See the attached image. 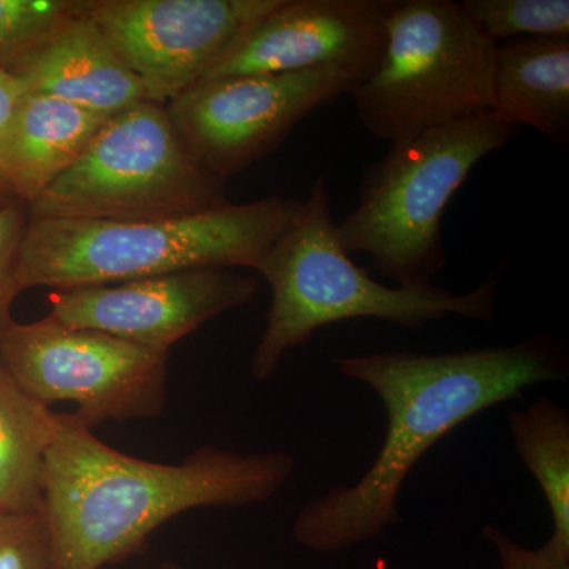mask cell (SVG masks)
<instances>
[{"instance_id":"cell-1","label":"cell","mask_w":569,"mask_h":569,"mask_svg":"<svg viewBox=\"0 0 569 569\" xmlns=\"http://www.w3.org/2000/svg\"><path fill=\"white\" fill-rule=\"evenodd\" d=\"M337 372L380 396L388 426L383 447L356 485L336 486L295 520L296 541L340 552L400 522L399 496L418 460L467 419L542 383H563L569 366L550 337L515 346L445 355L395 350L335 359Z\"/></svg>"},{"instance_id":"cell-2","label":"cell","mask_w":569,"mask_h":569,"mask_svg":"<svg viewBox=\"0 0 569 569\" xmlns=\"http://www.w3.org/2000/svg\"><path fill=\"white\" fill-rule=\"evenodd\" d=\"M296 460L282 451L241 452L206 445L182 462L123 455L74 413H58L43 477L52 569H102L132 559L153 531L190 509L271 500Z\"/></svg>"},{"instance_id":"cell-3","label":"cell","mask_w":569,"mask_h":569,"mask_svg":"<svg viewBox=\"0 0 569 569\" xmlns=\"http://www.w3.org/2000/svg\"><path fill=\"white\" fill-rule=\"evenodd\" d=\"M301 209L302 201L272 194L162 219H29L18 284L56 291L193 269H257Z\"/></svg>"},{"instance_id":"cell-4","label":"cell","mask_w":569,"mask_h":569,"mask_svg":"<svg viewBox=\"0 0 569 569\" xmlns=\"http://www.w3.org/2000/svg\"><path fill=\"white\" fill-rule=\"evenodd\" d=\"M254 271L272 291L264 332L250 361L260 381L274 376L283 356L318 329L351 318H377L408 329L448 316L496 320L497 272L475 290L455 295L432 282L387 287L355 264L340 241L326 176L313 182L301 212Z\"/></svg>"},{"instance_id":"cell-5","label":"cell","mask_w":569,"mask_h":569,"mask_svg":"<svg viewBox=\"0 0 569 569\" xmlns=\"http://www.w3.org/2000/svg\"><path fill=\"white\" fill-rule=\"evenodd\" d=\"M519 132L490 110L391 144L367 168L358 204L337 223L343 249L369 254L397 287L430 282L447 264L441 219L449 201L482 159Z\"/></svg>"},{"instance_id":"cell-6","label":"cell","mask_w":569,"mask_h":569,"mask_svg":"<svg viewBox=\"0 0 569 569\" xmlns=\"http://www.w3.org/2000/svg\"><path fill=\"white\" fill-rule=\"evenodd\" d=\"M496 47L452 0H396L376 69L351 92L391 144L492 110Z\"/></svg>"},{"instance_id":"cell-7","label":"cell","mask_w":569,"mask_h":569,"mask_svg":"<svg viewBox=\"0 0 569 569\" xmlns=\"http://www.w3.org/2000/svg\"><path fill=\"white\" fill-rule=\"evenodd\" d=\"M228 204L227 181L194 159L167 104L146 100L111 116L28 212L29 219L148 220Z\"/></svg>"},{"instance_id":"cell-8","label":"cell","mask_w":569,"mask_h":569,"mask_svg":"<svg viewBox=\"0 0 569 569\" xmlns=\"http://www.w3.org/2000/svg\"><path fill=\"white\" fill-rule=\"evenodd\" d=\"M0 362L44 406L70 402L86 426L160 417L167 406L170 351L77 329L47 316L0 325Z\"/></svg>"},{"instance_id":"cell-9","label":"cell","mask_w":569,"mask_h":569,"mask_svg":"<svg viewBox=\"0 0 569 569\" xmlns=\"http://www.w3.org/2000/svg\"><path fill=\"white\" fill-rule=\"evenodd\" d=\"M358 71L326 67L198 82L167 104L189 151L227 181L274 151L301 119L350 93Z\"/></svg>"},{"instance_id":"cell-10","label":"cell","mask_w":569,"mask_h":569,"mask_svg":"<svg viewBox=\"0 0 569 569\" xmlns=\"http://www.w3.org/2000/svg\"><path fill=\"white\" fill-rule=\"evenodd\" d=\"M280 0H82L149 102L198 84Z\"/></svg>"},{"instance_id":"cell-11","label":"cell","mask_w":569,"mask_h":569,"mask_svg":"<svg viewBox=\"0 0 569 569\" xmlns=\"http://www.w3.org/2000/svg\"><path fill=\"white\" fill-rule=\"evenodd\" d=\"M254 277L233 269H193L129 282L56 290L48 296L59 323L93 329L151 350L170 351L211 318L252 301Z\"/></svg>"},{"instance_id":"cell-12","label":"cell","mask_w":569,"mask_h":569,"mask_svg":"<svg viewBox=\"0 0 569 569\" xmlns=\"http://www.w3.org/2000/svg\"><path fill=\"white\" fill-rule=\"evenodd\" d=\"M396 0H280L204 78L340 67L369 77Z\"/></svg>"},{"instance_id":"cell-13","label":"cell","mask_w":569,"mask_h":569,"mask_svg":"<svg viewBox=\"0 0 569 569\" xmlns=\"http://www.w3.org/2000/svg\"><path fill=\"white\" fill-rule=\"evenodd\" d=\"M29 92L114 116L146 102L144 89L84 7L6 69Z\"/></svg>"},{"instance_id":"cell-14","label":"cell","mask_w":569,"mask_h":569,"mask_svg":"<svg viewBox=\"0 0 569 569\" xmlns=\"http://www.w3.org/2000/svg\"><path fill=\"white\" fill-rule=\"evenodd\" d=\"M111 116L66 100L26 92L7 133L3 176L10 192L29 206L70 170Z\"/></svg>"},{"instance_id":"cell-15","label":"cell","mask_w":569,"mask_h":569,"mask_svg":"<svg viewBox=\"0 0 569 569\" xmlns=\"http://www.w3.org/2000/svg\"><path fill=\"white\" fill-rule=\"evenodd\" d=\"M492 110L512 126L530 127L560 148L569 141V39L497 43Z\"/></svg>"},{"instance_id":"cell-16","label":"cell","mask_w":569,"mask_h":569,"mask_svg":"<svg viewBox=\"0 0 569 569\" xmlns=\"http://www.w3.org/2000/svg\"><path fill=\"white\" fill-rule=\"evenodd\" d=\"M58 413L29 396L0 362V512L40 515Z\"/></svg>"},{"instance_id":"cell-17","label":"cell","mask_w":569,"mask_h":569,"mask_svg":"<svg viewBox=\"0 0 569 569\" xmlns=\"http://www.w3.org/2000/svg\"><path fill=\"white\" fill-rule=\"evenodd\" d=\"M523 466L529 468L548 501L553 531L550 548L569 557V415L556 400L541 397L508 418Z\"/></svg>"},{"instance_id":"cell-18","label":"cell","mask_w":569,"mask_h":569,"mask_svg":"<svg viewBox=\"0 0 569 569\" xmlns=\"http://www.w3.org/2000/svg\"><path fill=\"white\" fill-rule=\"evenodd\" d=\"M468 20L493 43L515 39H569L568 0H462Z\"/></svg>"},{"instance_id":"cell-19","label":"cell","mask_w":569,"mask_h":569,"mask_svg":"<svg viewBox=\"0 0 569 569\" xmlns=\"http://www.w3.org/2000/svg\"><path fill=\"white\" fill-rule=\"evenodd\" d=\"M80 7L81 0H0V69L58 31Z\"/></svg>"},{"instance_id":"cell-20","label":"cell","mask_w":569,"mask_h":569,"mask_svg":"<svg viewBox=\"0 0 569 569\" xmlns=\"http://www.w3.org/2000/svg\"><path fill=\"white\" fill-rule=\"evenodd\" d=\"M0 569H52L43 516L0 512Z\"/></svg>"},{"instance_id":"cell-21","label":"cell","mask_w":569,"mask_h":569,"mask_svg":"<svg viewBox=\"0 0 569 569\" xmlns=\"http://www.w3.org/2000/svg\"><path fill=\"white\" fill-rule=\"evenodd\" d=\"M28 223V206L20 201L0 206V325L9 320L11 306L21 293L17 279L18 254Z\"/></svg>"},{"instance_id":"cell-22","label":"cell","mask_w":569,"mask_h":569,"mask_svg":"<svg viewBox=\"0 0 569 569\" xmlns=\"http://www.w3.org/2000/svg\"><path fill=\"white\" fill-rule=\"evenodd\" d=\"M482 533L496 549L500 569H569V557L561 556L548 542L538 549L523 548L496 526H486Z\"/></svg>"},{"instance_id":"cell-23","label":"cell","mask_w":569,"mask_h":569,"mask_svg":"<svg viewBox=\"0 0 569 569\" xmlns=\"http://www.w3.org/2000/svg\"><path fill=\"white\" fill-rule=\"evenodd\" d=\"M26 92L28 89L21 80H18L9 71L0 69V206L18 201L10 192L9 183L3 176V148H6L10 123L13 121L14 112Z\"/></svg>"},{"instance_id":"cell-24","label":"cell","mask_w":569,"mask_h":569,"mask_svg":"<svg viewBox=\"0 0 569 569\" xmlns=\"http://www.w3.org/2000/svg\"><path fill=\"white\" fill-rule=\"evenodd\" d=\"M159 569H183L181 565L174 563V561H164V563L160 565Z\"/></svg>"}]
</instances>
